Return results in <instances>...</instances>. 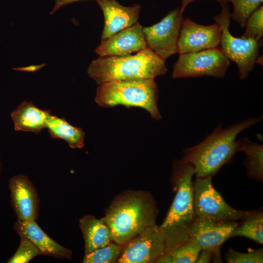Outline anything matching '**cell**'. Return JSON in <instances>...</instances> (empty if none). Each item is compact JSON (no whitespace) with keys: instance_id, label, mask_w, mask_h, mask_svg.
<instances>
[{"instance_id":"obj_1","label":"cell","mask_w":263,"mask_h":263,"mask_svg":"<svg viewBox=\"0 0 263 263\" xmlns=\"http://www.w3.org/2000/svg\"><path fill=\"white\" fill-rule=\"evenodd\" d=\"M157 208L151 195L128 191L114 199L102 218L112 241L123 245L147 227L156 225Z\"/></svg>"},{"instance_id":"obj_2","label":"cell","mask_w":263,"mask_h":263,"mask_svg":"<svg viewBox=\"0 0 263 263\" xmlns=\"http://www.w3.org/2000/svg\"><path fill=\"white\" fill-rule=\"evenodd\" d=\"M262 118H249L225 129L220 124L202 142L184 150L181 160L192 166L196 177L212 176L238 152V135Z\"/></svg>"},{"instance_id":"obj_3","label":"cell","mask_w":263,"mask_h":263,"mask_svg":"<svg viewBox=\"0 0 263 263\" xmlns=\"http://www.w3.org/2000/svg\"><path fill=\"white\" fill-rule=\"evenodd\" d=\"M174 180L176 193L162 224L159 226L166 241V253L185 244L196 218L193 203L194 169L182 160L175 163Z\"/></svg>"},{"instance_id":"obj_4","label":"cell","mask_w":263,"mask_h":263,"mask_svg":"<svg viewBox=\"0 0 263 263\" xmlns=\"http://www.w3.org/2000/svg\"><path fill=\"white\" fill-rule=\"evenodd\" d=\"M168 71L165 60L146 48L124 56H99L87 69L89 76L98 85L112 81L154 79Z\"/></svg>"},{"instance_id":"obj_5","label":"cell","mask_w":263,"mask_h":263,"mask_svg":"<svg viewBox=\"0 0 263 263\" xmlns=\"http://www.w3.org/2000/svg\"><path fill=\"white\" fill-rule=\"evenodd\" d=\"M158 93L154 79L112 81L98 85L94 101L106 108L117 105L140 107L159 120L161 115L157 107Z\"/></svg>"},{"instance_id":"obj_6","label":"cell","mask_w":263,"mask_h":263,"mask_svg":"<svg viewBox=\"0 0 263 263\" xmlns=\"http://www.w3.org/2000/svg\"><path fill=\"white\" fill-rule=\"evenodd\" d=\"M222 6L220 13L213 18L222 29L220 47L229 60L237 64L240 78L243 80L254 68L259 57L261 43L253 39L232 36L229 31L232 14L226 4Z\"/></svg>"},{"instance_id":"obj_7","label":"cell","mask_w":263,"mask_h":263,"mask_svg":"<svg viewBox=\"0 0 263 263\" xmlns=\"http://www.w3.org/2000/svg\"><path fill=\"white\" fill-rule=\"evenodd\" d=\"M229 64V59L220 47L180 54L174 64L172 77L210 76L223 78Z\"/></svg>"},{"instance_id":"obj_8","label":"cell","mask_w":263,"mask_h":263,"mask_svg":"<svg viewBox=\"0 0 263 263\" xmlns=\"http://www.w3.org/2000/svg\"><path fill=\"white\" fill-rule=\"evenodd\" d=\"M212 176L196 177L193 182L194 207L196 217L219 221L242 220L248 211L229 206L212 183Z\"/></svg>"},{"instance_id":"obj_9","label":"cell","mask_w":263,"mask_h":263,"mask_svg":"<svg viewBox=\"0 0 263 263\" xmlns=\"http://www.w3.org/2000/svg\"><path fill=\"white\" fill-rule=\"evenodd\" d=\"M180 7L168 13L159 22L143 27L147 47L166 60L177 53V43L184 20Z\"/></svg>"},{"instance_id":"obj_10","label":"cell","mask_w":263,"mask_h":263,"mask_svg":"<svg viewBox=\"0 0 263 263\" xmlns=\"http://www.w3.org/2000/svg\"><path fill=\"white\" fill-rule=\"evenodd\" d=\"M166 253L164 235L160 226L155 225L147 227L123 245L116 262L154 263Z\"/></svg>"},{"instance_id":"obj_11","label":"cell","mask_w":263,"mask_h":263,"mask_svg":"<svg viewBox=\"0 0 263 263\" xmlns=\"http://www.w3.org/2000/svg\"><path fill=\"white\" fill-rule=\"evenodd\" d=\"M239 224L237 221L196 217L189 230V238L195 240L202 249L212 251L219 261L221 245L233 237Z\"/></svg>"},{"instance_id":"obj_12","label":"cell","mask_w":263,"mask_h":263,"mask_svg":"<svg viewBox=\"0 0 263 263\" xmlns=\"http://www.w3.org/2000/svg\"><path fill=\"white\" fill-rule=\"evenodd\" d=\"M222 29L217 23L209 25L198 24L188 18L184 19L177 43L179 55L219 47Z\"/></svg>"},{"instance_id":"obj_13","label":"cell","mask_w":263,"mask_h":263,"mask_svg":"<svg viewBox=\"0 0 263 263\" xmlns=\"http://www.w3.org/2000/svg\"><path fill=\"white\" fill-rule=\"evenodd\" d=\"M11 204L18 219L32 222L38 218L39 199L37 190L27 176L11 177L8 182Z\"/></svg>"},{"instance_id":"obj_14","label":"cell","mask_w":263,"mask_h":263,"mask_svg":"<svg viewBox=\"0 0 263 263\" xmlns=\"http://www.w3.org/2000/svg\"><path fill=\"white\" fill-rule=\"evenodd\" d=\"M146 48L143 26L137 22L101 40L95 52L99 56H124L136 53Z\"/></svg>"},{"instance_id":"obj_15","label":"cell","mask_w":263,"mask_h":263,"mask_svg":"<svg viewBox=\"0 0 263 263\" xmlns=\"http://www.w3.org/2000/svg\"><path fill=\"white\" fill-rule=\"evenodd\" d=\"M97 2L102 11L104 19L101 40L138 22L141 10V6L138 3L125 6L116 0H104Z\"/></svg>"},{"instance_id":"obj_16","label":"cell","mask_w":263,"mask_h":263,"mask_svg":"<svg viewBox=\"0 0 263 263\" xmlns=\"http://www.w3.org/2000/svg\"><path fill=\"white\" fill-rule=\"evenodd\" d=\"M13 228L20 237L30 241L41 254L59 259H71L72 251L48 236L36 221L18 219L13 225Z\"/></svg>"},{"instance_id":"obj_17","label":"cell","mask_w":263,"mask_h":263,"mask_svg":"<svg viewBox=\"0 0 263 263\" xmlns=\"http://www.w3.org/2000/svg\"><path fill=\"white\" fill-rule=\"evenodd\" d=\"M51 114L49 110L37 107L32 101H24L11 113L16 131L39 133L45 128Z\"/></svg>"},{"instance_id":"obj_18","label":"cell","mask_w":263,"mask_h":263,"mask_svg":"<svg viewBox=\"0 0 263 263\" xmlns=\"http://www.w3.org/2000/svg\"><path fill=\"white\" fill-rule=\"evenodd\" d=\"M79 225L83 235L85 254L112 242L110 230L102 218L86 215L79 220Z\"/></svg>"},{"instance_id":"obj_19","label":"cell","mask_w":263,"mask_h":263,"mask_svg":"<svg viewBox=\"0 0 263 263\" xmlns=\"http://www.w3.org/2000/svg\"><path fill=\"white\" fill-rule=\"evenodd\" d=\"M45 128L52 138L65 141L71 149L84 147L85 133L83 130L72 125L64 118L51 114Z\"/></svg>"},{"instance_id":"obj_20","label":"cell","mask_w":263,"mask_h":263,"mask_svg":"<svg viewBox=\"0 0 263 263\" xmlns=\"http://www.w3.org/2000/svg\"><path fill=\"white\" fill-rule=\"evenodd\" d=\"M238 142V151L243 152L245 156L244 164L247 174L257 180L263 178V146L251 141L244 136Z\"/></svg>"},{"instance_id":"obj_21","label":"cell","mask_w":263,"mask_h":263,"mask_svg":"<svg viewBox=\"0 0 263 263\" xmlns=\"http://www.w3.org/2000/svg\"><path fill=\"white\" fill-rule=\"evenodd\" d=\"M236 229L233 237L242 236L260 244L263 243V214L262 211H248Z\"/></svg>"},{"instance_id":"obj_22","label":"cell","mask_w":263,"mask_h":263,"mask_svg":"<svg viewBox=\"0 0 263 263\" xmlns=\"http://www.w3.org/2000/svg\"><path fill=\"white\" fill-rule=\"evenodd\" d=\"M123 245L114 242L97 248L85 254L84 263H113L116 262L120 254Z\"/></svg>"},{"instance_id":"obj_23","label":"cell","mask_w":263,"mask_h":263,"mask_svg":"<svg viewBox=\"0 0 263 263\" xmlns=\"http://www.w3.org/2000/svg\"><path fill=\"white\" fill-rule=\"evenodd\" d=\"M202 249L198 243L192 238L178 248L169 252L173 263H195Z\"/></svg>"},{"instance_id":"obj_24","label":"cell","mask_w":263,"mask_h":263,"mask_svg":"<svg viewBox=\"0 0 263 263\" xmlns=\"http://www.w3.org/2000/svg\"><path fill=\"white\" fill-rule=\"evenodd\" d=\"M263 1V0H228L233 6L231 18L241 27L244 28L248 17L259 7Z\"/></svg>"},{"instance_id":"obj_25","label":"cell","mask_w":263,"mask_h":263,"mask_svg":"<svg viewBox=\"0 0 263 263\" xmlns=\"http://www.w3.org/2000/svg\"><path fill=\"white\" fill-rule=\"evenodd\" d=\"M245 30L242 36L260 41L263 35V6L259 7L247 19Z\"/></svg>"},{"instance_id":"obj_26","label":"cell","mask_w":263,"mask_h":263,"mask_svg":"<svg viewBox=\"0 0 263 263\" xmlns=\"http://www.w3.org/2000/svg\"><path fill=\"white\" fill-rule=\"evenodd\" d=\"M40 254L39 250L30 241L20 237V242L18 249L7 263H27Z\"/></svg>"},{"instance_id":"obj_27","label":"cell","mask_w":263,"mask_h":263,"mask_svg":"<svg viewBox=\"0 0 263 263\" xmlns=\"http://www.w3.org/2000/svg\"><path fill=\"white\" fill-rule=\"evenodd\" d=\"M225 259L229 263H262L263 249L241 253L230 248L226 254Z\"/></svg>"},{"instance_id":"obj_28","label":"cell","mask_w":263,"mask_h":263,"mask_svg":"<svg viewBox=\"0 0 263 263\" xmlns=\"http://www.w3.org/2000/svg\"><path fill=\"white\" fill-rule=\"evenodd\" d=\"M213 252L207 249H202L195 263H208L211 262Z\"/></svg>"},{"instance_id":"obj_29","label":"cell","mask_w":263,"mask_h":263,"mask_svg":"<svg viewBox=\"0 0 263 263\" xmlns=\"http://www.w3.org/2000/svg\"><path fill=\"white\" fill-rule=\"evenodd\" d=\"M83 0H56L54 6L50 13V14H53L59 8L67 4ZM97 1L104 0H95Z\"/></svg>"},{"instance_id":"obj_30","label":"cell","mask_w":263,"mask_h":263,"mask_svg":"<svg viewBox=\"0 0 263 263\" xmlns=\"http://www.w3.org/2000/svg\"><path fill=\"white\" fill-rule=\"evenodd\" d=\"M45 64H42L39 65H33L26 67L14 68L13 69L16 71L25 72H35L41 69L42 67L45 66Z\"/></svg>"},{"instance_id":"obj_31","label":"cell","mask_w":263,"mask_h":263,"mask_svg":"<svg viewBox=\"0 0 263 263\" xmlns=\"http://www.w3.org/2000/svg\"><path fill=\"white\" fill-rule=\"evenodd\" d=\"M154 263H173V259L171 256L167 252L159 257Z\"/></svg>"},{"instance_id":"obj_32","label":"cell","mask_w":263,"mask_h":263,"mask_svg":"<svg viewBox=\"0 0 263 263\" xmlns=\"http://www.w3.org/2000/svg\"><path fill=\"white\" fill-rule=\"evenodd\" d=\"M182 2V4L180 7L181 11L184 13V12L187 7V6L190 4V3L193 2L196 0H181ZM216 1L220 2L221 4H226L228 2V0H216Z\"/></svg>"},{"instance_id":"obj_33","label":"cell","mask_w":263,"mask_h":263,"mask_svg":"<svg viewBox=\"0 0 263 263\" xmlns=\"http://www.w3.org/2000/svg\"><path fill=\"white\" fill-rule=\"evenodd\" d=\"M1 170H2V163H1V159L0 157V174H1Z\"/></svg>"}]
</instances>
